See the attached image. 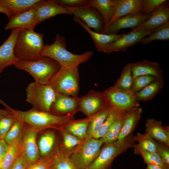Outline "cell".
Listing matches in <instances>:
<instances>
[{
    "instance_id": "6da1fadb",
    "label": "cell",
    "mask_w": 169,
    "mask_h": 169,
    "mask_svg": "<svg viewBox=\"0 0 169 169\" xmlns=\"http://www.w3.org/2000/svg\"><path fill=\"white\" fill-rule=\"evenodd\" d=\"M0 104L9 110L17 119L34 128L37 132L48 129L59 131L67 124L75 119L74 115H58L50 112L38 110L33 107L23 111L14 109L3 101Z\"/></svg>"
},
{
    "instance_id": "7a4b0ae2",
    "label": "cell",
    "mask_w": 169,
    "mask_h": 169,
    "mask_svg": "<svg viewBox=\"0 0 169 169\" xmlns=\"http://www.w3.org/2000/svg\"><path fill=\"white\" fill-rule=\"evenodd\" d=\"M66 46L65 38L56 34L52 44L44 45L41 55L54 59L60 67H78L80 64L88 61L94 54V52L90 51L81 54H74L67 50Z\"/></svg>"
},
{
    "instance_id": "3957f363",
    "label": "cell",
    "mask_w": 169,
    "mask_h": 169,
    "mask_svg": "<svg viewBox=\"0 0 169 169\" xmlns=\"http://www.w3.org/2000/svg\"><path fill=\"white\" fill-rule=\"evenodd\" d=\"M44 34L33 29H21L14 47V54L19 60H36L43 56Z\"/></svg>"
},
{
    "instance_id": "277c9868",
    "label": "cell",
    "mask_w": 169,
    "mask_h": 169,
    "mask_svg": "<svg viewBox=\"0 0 169 169\" xmlns=\"http://www.w3.org/2000/svg\"><path fill=\"white\" fill-rule=\"evenodd\" d=\"M14 65L18 69L28 72L34 81L42 84H47L60 67L55 60L45 56L36 60H18Z\"/></svg>"
},
{
    "instance_id": "5b68a950",
    "label": "cell",
    "mask_w": 169,
    "mask_h": 169,
    "mask_svg": "<svg viewBox=\"0 0 169 169\" xmlns=\"http://www.w3.org/2000/svg\"><path fill=\"white\" fill-rule=\"evenodd\" d=\"M48 84L56 94L78 96L80 89L78 67H60Z\"/></svg>"
},
{
    "instance_id": "8992f818",
    "label": "cell",
    "mask_w": 169,
    "mask_h": 169,
    "mask_svg": "<svg viewBox=\"0 0 169 169\" xmlns=\"http://www.w3.org/2000/svg\"><path fill=\"white\" fill-rule=\"evenodd\" d=\"M133 133L121 141L104 144L101 151L95 161L87 169H111L112 162L119 155L136 145Z\"/></svg>"
},
{
    "instance_id": "52a82bcc",
    "label": "cell",
    "mask_w": 169,
    "mask_h": 169,
    "mask_svg": "<svg viewBox=\"0 0 169 169\" xmlns=\"http://www.w3.org/2000/svg\"><path fill=\"white\" fill-rule=\"evenodd\" d=\"M103 144L101 138L88 137L68 157L77 169H87L97 157Z\"/></svg>"
},
{
    "instance_id": "ba28073f",
    "label": "cell",
    "mask_w": 169,
    "mask_h": 169,
    "mask_svg": "<svg viewBox=\"0 0 169 169\" xmlns=\"http://www.w3.org/2000/svg\"><path fill=\"white\" fill-rule=\"evenodd\" d=\"M25 90L27 102L38 110L49 112L56 95V93L50 85L34 81L29 83Z\"/></svg>"
},
{
    "instance_id": "9c48e42d",
    "label": "cell",
    "mask_w": 169,
    "mask_h": 169,
    "mask_svg": "<svg viewBox=\"0 0 169 169\" xmlns=\"http://www.w3.org/2000/svg\"><path fill=\"white\" fill-rule=\"evenodd\" d=\"M103 93L110 105L120 112L125 113L136 107H139L135 93L131 90H125L111 87Z\"/></svg>"
},
{
    "instance_id": "30bf717a",
    "label": "cell",
    "mask_w": 169,
    "mask_h": 169,
    "mask_svg": "<svg viewBox=\"0 0 169 169\" xmlns=\"http://www.w3.org/2000/svg\"><path fill=\"white\" fill-rule=\"evenodd\" d=\"M24 124L20 151L28 166L37 161L40 155L36 140L37 132L31 126Z\"/></svg>"
},
{
    "instance_id": "8fae6325",
    "label": "cell",
    "mask_w": 169,
    "mask_h": 169,
    "mask_svg": "<svg viewBox=\"0 0 169 169\" xmlns=\"http://www.w3.org/2000/svg\"><path fill=\"white\" fill-rule=\"evenodd\" d=\"M109 105L103 92L91 90L87 94L79 97V111L88 117Z\"/></svg>"
},
{
    "instance_id": "7c38bea8",
    "label": "cell",
    "mask_w": 169,
    "mask_h": 169,
    "mask_svg": "<svg viewBox=\"0 0 169 169\" xmlns=\"http://www.w3.org/2000/svg\"><path fill=\"white\" fill-rule=\"evenodd\" d=\"M72 14L79 18L90 28L100 33L105 27L102 16L96 9L88 6L76 7H67Z\"/></svg>"
},
{
    "instance_id": "4fadbf2b",
    "label": "cell",
    "mask_w": 169,
    "mask_h": 169,
    "mask_svg": "<svg viewBox=\"0 0 169 169\" xmlns=\"http://www.w3.org/2000/svg\"><path fill=\"white\" fill-rule=\"evenodd\" d=\"M150 15L141 13L121 16L111 21L105 26L100 33L104 34H116L122 29L136 28L146 20Z\"/></svg>"
},
{
    "instance_id": "5bb4252c",
    "label": "cell",
    "mask_w": 169,
    "mask_h": 169,
    "mask_svg": "<svg viewBox=\"0 0 169 169\" xmlns=\"http://www.w3.org/2000/svg\"><path fill=\"white\" fill-rule=\"evenodd\" d=\"M155 30L131 31L127 34H122L118 39L107 46L103 52L110 53L113 52L126 51L128 48L140 42L142 39L150 34Z\"/></svg>"
},
{
    "instance_id": "9a60e30c",
    "label": "cell",
    "mask_w": 169,
    "mask_h": 169,
    "mask_svg": "<svg viewBox=\"0 0 169 169\" xmlns=\"http://www.w3.org/2000/svg\"><path fill=\"white\" fill-rule=\"evenodd\" d=\"M33 7L36 11L34 27L38 23L58 14L72 15L66 8L59 4L56 0H40Z\"/></svg>"
},
{
    "instance_id": "2e32d148",
    "label": "cell",
    "mask_w": 169,
    "mask_h": 169,
    "mask_svg": "<svg viewBox=\"0 0 169 169\" xmlns=\"http://www.w3.org/2000/svg\"><path fill=\"white\" fill-rule=\"evenodd\" d=\"M79 97L56 94L49 112L58 115H75L79 111Z\"/></svg>"
},
{
    "instance_id": "e0dca14e",
    "label": "cell",
    "mask_w": 169,
    "mask_h": 169,
    "mask_svg": "<svg viewBox=\"0 0 169 169\" xmlns=\"http://www.w3.org/2000/svg\"><path fill=\"white\" fill-rule=\"evenodd\" d=\"M169 20L168 0L152 11L146 20L137 27L132 29L131 31L155 29L159 26L169 21Z\"/></svg>"
},
{
    "instance_id": "ac0fdd59",
    "label": "cell",
    "mask_w": 169,
    "mask_h": 169,
    "mask_svg": "<svg viewBox=\"0 0 169 169\" xmlns=\"http://www.w3.org/2000/svg\"><path fill=\"white\" fill-rule=\"evenodd\" d=\"M21 29H12L8 38L0 46V75L8 67L14 65L19 60L14 54V47Z\"/></svg>"
},
{
    "instance_id": "d6986e66",
    "label": "cell",
    "mask_w": 169,
    "mask_h": 169,
    "mask_svg": "<svg viewBox=\"0 0 169 169\" xmlns=\"http://www.w3.org/2000/svg\"><path fill=\"white\" fill-rule=\"evenodd\" d=\"M36 17V11L33 7L25 12L13 15L9 18L5 29H33Z\"/></svg>"
},
{
    "instance_id": "ffe728a7",
    "label": "cell",
    "mask_w": 169,
    "mask_h": 169,
    "mask_svg": "<svg viewBox=\"0 0 169 169\" xmlns=\"http://www.w3.org/2000/svg\"><path fill=\"white\" fill-rule=\"evenodd\" d=\"M129 64L133 79L139 76L150 75L163 79V70L156 62L144 60Z\"/></svg>"
},
{
    "instance_id": "44dd1931",
    "label": "cell",
    "mask_w": 169,
    "mask_h": 169,
    "mask_svg": "<svg viewBox=\"0 0 169 169\" xmlns=\"http://www.w3.org/2000/svg\"><path fill=\"white\" fill-rule=\"evenodd\" d=\"M73 19L88 32L94 42L95 47L99 52H103L107 46L118 39L122 35V34H104L98 33L93 31L78 18L74 16Z\"/></svg>"
},
{
    "instance_id": "7402d4cb",
    "label": "cell",
    "mask_w": 169,
    "mask_h": 169,
    "mask_svg": "<svg viewBox=\"0 0 169 169\" xmlns=\"http://www.w3.org/2000/svg\"><path fill=\"white\" fill-rule=\"evenodd\" d=\"M145 132L157 141L169 146V127L163 125L161 120L153 118L147 119L145 123Z\"/></svg>"
},
{
    "instance_id": "603a6c76",
    "label": "cell",
    "mask_w": 169,
    "mask_h": 169,
    "mask_svg": "<svg viewBox=\"0 0 169 169\" xmlns=\"http://www.w3.org/2000/svg\"><path fill=\"white\" fill-rule=\"evenodd\" d=\"M142 110L139 107H136L125 114L120 132L117 139L120 142L132 133L141 118Z\"/></svg>"
},
{
    "instance_id": "cb8c5ba5",
    "label": "cell",
    "mask_w": 169,
    "mask_h": 169,
    "mask_svg": "<svg viewBox=\"0 0 169 169\" xmlns=\"http://www.w3.org/2000/svg\"><path fill=\"white\" fill-rule=\"evenodd\" d=\"M143 0H117L116 10L111 21L125 15L143 13Z\"/></svg>"
},
{
    "instance_id": "d4e9b609",
    "label": "cell",
    "mask_w": 169,
    "mask_h": 169,
    "mask_svg": "<svg viewBox=\"0 0 169 169\" xmlns=\"http://www.w3.org/2000/svg\"><path fill=\"white\" fill-rule=\"evenodd\" d=\"M117 0H89L88 6L97 9L101 14L105 26L112 20L116 10Z\"/></svg>"
},
{
    "instance_id": "484cf974",
    "label": "cell",
    "mask_w": 169,
    "mask_h": 169,
    "mask_svg": "<svg viewBox=\"0 0 169 169\" xmlns=\"http://www.w3.org/2000/svg\"><path fill=\"white\" fill-rule=\"evenodd\" d=\"M62 143L59 149L64 156L68 157L81 144L84 140L77 137L63 129L60 130Z\"/></svg>"
},
{
    "instance_id": "4316f807",
    "label": "cell",
    "mask_w": 169,
    "mask_h": 169,
    "mask_svg": "<svg viewBox=\"0 0 169 169\" xmlns=\"http://www.w3.org/2000/svg\"><path fill=\"white\" fill-rule=\"evenodd\" d=\"M89 120L88 117L74 119L66 124L63 129L79 138L84 140L88 137L87 132Z\"/></svg>"
},
{
    "instance_id": "83f0119b",
    "label": "cell",
    "mask_w": 169,
    "mask_h": 169,
    "mask_svg": "<svg viewBox=\"0 0 169 169\" xmlns=\"http://www.w3.org/2000/svg\"><path fill=\"white\" fill-rule=\"evenodd\" d=\"M163 79H156L140 91L136 93V100L140 101H147L152 99L163 87Z\"/></svg>"
},
{
    "instance_id": "f1b7e54d",
    "label": "cell",
    "mask_w": 169,
    "mask_h": 169,
    "mask_svg": "<svg viewBox=\"0 0 169 169\" xmlns=\"http://www.w3.org/2000/svg\"><path fill=\"white\" fill-rule=\"evenodd\" d=\"M40 0H0V5L10 9L17 15L33 7Z\"/></svg>"
},
{
    "instance_id": "f546056e",
    "label": "cell",
    "mask_w": 169,
    "mask_h": 169,
    "mask_svg": "<svg viewBox=\"0 0 169 169\" xmlns=\"http://www.w3.org/2000/svg\"><path fill=\"white\" fill-rule=\"evenodd\" d=\"M56 137L55 132L53 131H46L41 136L38 146L39 155L41 157L50 154L57 146H55Z\"/></svg>"
},
{
    "instance_id": "4dcf8cb0",
    "label": "cell",
    "mask_w": 169,
    "mask_h": 169,
    "mask_svg": "<svg viewBox=\"0 0 169 169\" xmlns=\"http://www.w3.org/2000/svg\"><path fill=\"white\" fill-rule=\"evenodd\" d=\"M22 134L14 141L8 144V149L2 162L0 169H10L19 153Z\"/></svg>"
},
{
    "instance_id": "1f68e13d",
    "label": "cell",
    "mask_w": 169,
    "mask_h": 169,
    "mask_svg": "<svg viewBox=\"0 0 169 169\" xmlns=\"http://www.w3.org/2000/svg\"><path fill=\"white\" fill-rule=\"evenodd\" d=\"M110 108L109 105L89 117L88 137L92 138L106 119Z\"/></svg>"
},
{
    "instance_id": "d6a6232c",
    "label": "cell",
    "mask_w": 169,
    "mask_h": 169,
    "mask_svg": "<svg viewBox=\"0 0 169 169\" xmlns=\"http://www.w3.org/2000/svg\"><path fill=\"white\" fill-rule=\"evenodd\" d=\"M60 152L59 146L48 155L42 157L27 166L25 169H52L55 160Z\"/></svg>"
},
{
    "instance_id": "836d02e7",
    "label": "cell",
    "mask_w": 169,
    "mask_h": 169,
    "mask_svg": "<svg viewBox=\"0 0 169 169\" xmlns=\"http://www.w3.org/2000/svg\"><path fill=\"white\" fill-rule=\"evenodd\" d=\"M136 144L134 148H140L146 151L158 153V147L156 141L153 139L148 134L145 132L141 133L137 132L134 136Z\"/></svg>"
},
{
    "instance_id": "e575fe53",
    "label": "cell",
    "mask_w": 169,
    "mask_h": 169,
    "mask_svg": "<svg viewBox=\"0 0 169 169\" xmlns=\"http://www.w3.org/2000/svg\"><path fill=\"white\" fill-rule=\"evenodd\" d=\"M125 113L121 112L110 106L106 119L101 127L92 138L99 139L102 137L113 124L117 119L123 116Z\"/></svg>"
},
{
    "instance_id": "d590c367",
    "label": "cell",
    "mask_w": 169,
    "mask_h": 169,
    "mask_svg": "<svg viewBox=\"0 0 169 169\" xmlns=\"http://www.w3.org/2000/svg\"><path fill=\"white\" fill-rule=\"evenodd\" d=\"M169 39V21L159 26L148 37L144 38L140 42L143 44H146L156 40L164 41Z\"/></svg>"
},
{
    "instance_id": "8d00e7d4",
    "label": "cell",
    "mask_w": 169,
    "mask_h": 169,
    "mask_svg": "<svg viewBox=\"0 0 169 169\" xmlns=\"http://www.w3.org/2000/svg\"><path fill=\"white\" fill-rule=\"evenodd\" d=\"M133 82L131 67L128 63L123 68L114 87L123 90H131Z\"/></svg>"
},
{
    "instance_id": "74e56055",
    "label": "cell",
    "mask_w": 169,
    "mask_h": 169,
    "mask_svg": "<svg viewBox=\"0 0 169 169\" xmlns=\"http://www.w3.org/2000/svg\"><path fill=\"white\" fill-rule=\"evenodd\" d=\"M124 115L116 120L106 133L101 137L104 144L110 143L117 140L121 131Z\"/></svg>"
},
{
    "instance_id": "f35d334b",
    "label": "cell",
    "mask_w": 169,
    "mask_h": 169,
    "mask_svg": "<svg viewBox=\"0 0 169 169\" xmlns=\"http://www.w3.org/2000/svg\"><path fill=\"white\" fill-rule=\"evenodd\" d=\"M135 154L141 155L147 165L153 164L164 167L166 165L158 153L140 148H134Z\"/></svg>"
},
{
    "instance_id": "ab89813d",
    "label": "cell",
    "mask_w": 169,
    "mask_h": 169,
    "mask_svg": "<svg viewBox=\"0 0 169 169\" xmlns=\"http://www.w3.org/2000/svg\"><path fill=\"white\" fill-rule=\"evenodd\" d=\"M24 125V123L23 122L16 118L4 139L8 144L14 141L22 135Z\"/></svg>"
},
{
    "instance_id": "60d3db41",
    "label": "cell",
    "mask_w": 169,
    "mask_h": 169,
    "mask_svg": "<svg viewBox=\"0 0 169 169\" xmlns=\"http://www.w3.org/2000/svg\"><path fill=\"white\" fill-rule=\"evenodd\" d=\"M156 78L150 75H142L137 76L133 79L131 90L136 93L154 81Z\"/></svg>"
},
{
    "instance_id": "b9f144b4",
    "label": "cell",
    "mask_w": 169,
    "mask_h": 169,
    "mask_svg": "<svg viewBox=\"0 0 169 169\" xmlns=\"http://www.w3.org/2000/svg\"><path fill=\"white\" fill-rule=\"evenodd\" d=\"M52 169H77L69 158L60 152L54 163Z\"/></svg>"
},
{
    "instance_id": "7bdbcfd3",
    "label": "cell",
    "mask_w": 169,
    "mask_h": 169,
    "mask_svg": "<svg viewBox=\"0 0 169 169\" xmlns=\"http://www.w3.org/2000/svg\"><path fill=\"white\" fill-rule=\"evenodd\" d=\"M167 0H143V14L148 15L150 14L156 9L164 3Z\"/></svg>"
},
{
    "instance_id": "ee69618b",
    "label": "cell",
    "mask_w": 169,
    "mask_h": 169,
    "mask_svg": "<svg viewBox=\"0 0 169 169\" xmlns=\"http://www.w3.org/2000/svg\"><path fill=\"white\" fill-rule=\"evenodd\" d=\"M59 5L64 7H76L88 6L89 0H56Z\"/></svg>"
},
{
    "instance_id": "f6af8a7d",
    "label": "cell",
    "mask_w": 169,
    "mask_h": 169,
    "mask_svg": "<svg viewBox=\"0 0 169 169\" xmlns=\"http://www.w3.org/2000/svg\"><path fill=\"white\" fill-rule=\"evenodd\" d=\"M156 141L158 147V153L164 164L169 166V146L162 142Z\"/></svg>"
},
{
    "instance_id": "bcb514c9",
    "label": "cell",
    "mask_w": 169,
    "mask_h": 169,
    "mask_svg": "<svg viewBox=\"0 0 169 169\" xmlns=\"http://www.w3.org/2000/svg\"><path fill=\"white\" fill-rule=\"evenodd\" d=\"M27 166V163L19 150L18 156L10 169H25Z\"/></svg>"
},
{
    "instance_id": "7dc6e473",
    "label": "cell",
    "mask_w": 169,
    "mask_h": 169,
    "mask_svg": "<svg viewBox=\"0 0 169 169\" xmlns=\"http://www.w3.org/2000/svg\"><path fill=\"white\" fill-rule=\"evenodd\" d=\"M8 149V144L4 139H0V169Z\"/></svg>"
},
{
    "instance_id": "c3c4849f",
    "label": "cell",
    "mask_w": 169,
    "mask_h": 169,
    "mask_svg": "<svg viewBox=\"0 0 169 169\" xmlns=\"http://www.w3.org/2000/svg\"><path fill=\"white\" fill-rule=\"evenodd\" d=\"M0 12L5 14L9 19L13 15L12 11L10 9L1 5H0Z\"/></svg>"
},
{
    "instance_id": "681fc988",
    "label": "cell",
    "mask_w": 169,
    "mask_h": 169,
    "mask_svg": "<svg viewBox=\"0 0 169 169\" xmlns=\"http://www.w3.org/2000/svg\"><path fill=\"white\" fill-rule=\"evenodd\" d=\"M12 114V112L8 109H0V119L4 117L10 115Z\"/></svg>"
},
{
    "instance_id": "f907efd6",
    "label": "cell",
    "mask_w": 169,
    "mask_h": 169,
    "mask_svg": "<svg viewBox=\"0 0 169 169\" xmlns=\"http://www.w3.org/2000/svg\"><path fill=\"white\" fill-rule=\"evenodd\" d=\"M146 169H164L163 168L156 165H147Z\"/></svg>"
},
{
    "instance_id": "816d5d0a",
    "label": "cell",
    "mask_w": 169,
    "mask_h": 169,
    "mask_svg": "<svg viewBox=\"0 0 169 169\" xmlns=\"http://www.w3.org/2000/svg\"><path fill=\"white\" fill-rule=\"evenodd\" d=\"M164 169H169V166H166L164 167H163Z\"/></svg>"
},
{
    "instance_id": "f5cc1de1",
    "label": "cell",
    "mask_w": 169,
    "mask_h": 169,
    "mask_svg": "<svg viewBox=\"0 0 169 169\" xmlns=\"http://www.w3.org/2000/svg\"></svg>"
}]
</instances>
